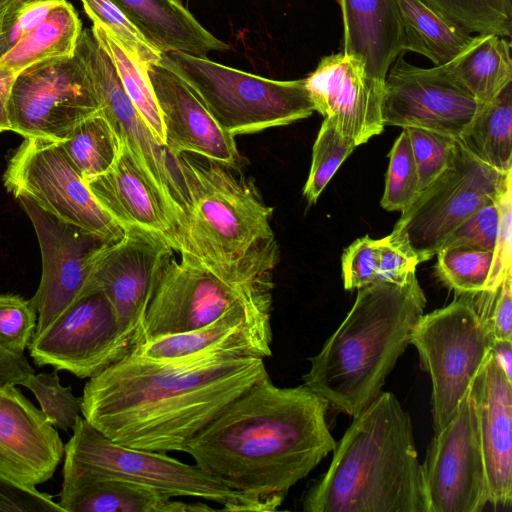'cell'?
Returning a JSON list of instances; mask_svg holds the SVG:
<instances>
[{
	"mask_svg": "<svg viewBox=\"0 0 512 512\" xmlns=\"http://www.w3.org/2000/svg\"><path fill=\"white\" fill-rule=\"evenodd\" d=\"M17 199L34 227L41 251L42 275L31 298L37 312L38 334L88 295L95 265L109 243L25 197Z\"/></svg>",
	"mask_w": 512,
	"mask_h": 512,
	"instance_id": "cell-13",
	"label": "cell"
},
{
	"mask_svg": "<svg viewBox=\"0 0 512 512\" xmlns=\"http://www.w3.org/2000/svg\"><path fill=\"white\" fill-rule=\"evenodd\" d=\"M65 0H13L0 18V59Z\"/></svg>",
	"mask_w": 512,
	"mask_h": 512,
	"instance_id": "cell-43",
	"label": "cell"
},
{
	"mask_svg": "<svg viewBox=\"0 0 512 512\" xmlns=\"http://www.w3.org/2000/svg\"><path fill=\"white\" fill-rule=\"evenodd\" d=\"M160 63L187 84L234 138L286 126L315 111L304 79H268L182 52H165Z\"/></svg>",
	"mask_w": 512,
	"mask_h": 512,
	"instance_id": "cell-7",
	"label": "cell"
},
{
	"mask_svg": "<svg viewBox=\"0 0 512 512\" xmlns=\"http://www.w3.org/2000/svg\"><path fill=\"white\" fill-rule=\"evenodd\" d=\"M205 160L172 157L187 201L179 254L226 275L272 273L279 259L273 208L252 179Z\"/></svg>",
	"mask_w": 512,
	"mask_h": 512,
	"instance_id": "cell-5",
	"label": "cell"
},
{
	"mask_svg": "<svg viewBox=\"0 0 512 512\" xmlns=\"http://www.w3.org/2000/svg\"><path fill=\"white\" fill-rule=\"evenodd\" d=\"M483 105L442 68H420L399 56L384 82L383 124L417 127L459 138Z\"/></svg>",
	"mask_w": 512,
	"mask_h": 512,
	"instance_id": "cell-17",
	"label": "cell"
},
{
	"mask_svg": "<svg viewBox=\"0 0 512 512\" xmlns=\"http://www.w3.org/2000/svg\"><path fill=\"white\" fill-rule=\"evenodd\" d=\"M3 182L16 199L25 197L105 243H115L124 235L95 200L58 142L24 138L9 160Z\"/></svg>",
	"mask_w": 512,
	"mask_h": 512,
	"instance_id": "cell-11",
	"label": "cell"
},
{
	"mask_svg": "<svg viewBox=\"0 0 512 512\" xmlns=\"http://www.w3.org/2000/svg\"><path fill=\"white\" fill-rule=\"evenodd\" d=\"M463 30L510 37L512 0H422Z\"/></svg>",
	"mask_w": 512,
	"mask_h": 512,
	"instance_id": "cell-34",
	"label": "cell"
},
{
	"mask_svg": "<svg viewBox=\"0 0 512 512\" xmlns=\"http://www.w3.org/2000/svg\"><path fill=\"white\" fill-rule=\"evenodd\" d=\"M423 467L429 512H481L488 486L477 417L469 389L428 447Z\"/></svg>",
	"mask_w": 512,
	"mask_h": 512,
	"instance_id": "cell-16",
	"label": "cell"
},
{
	"mask_svg": "<svg viewBox=\"0 0 512 512\" xmlns=\"http://www.w3.org/2000/svg\"><path fill=\"white\" fill-rule=\"evenodd\" d=\"M304 81L315 111L357 146L383 131L384 82L359 59L343 52L325 56Z\"/></svg>",
	"mask_w": 512,
	"mask_h": 512,
	"instance_id": "cell-19",
	"label": "cell"
},
{
	"mask_svg": "<svg viewBox=\"0 0 512 512\" xmlns=\"http://www.w3.org/2000/svg\"><path fill=\"white\" fill-rule=\"evenodd\" d=\"M81 32V20L65 0L0 59V66L18 74L36 63L72 56Z\"/></svg>",
	"mask_w": 512,
	"mask_h": 512,
	"instance_id": "cell-30",
	"label": "cell"
},
{
	"mask_svg": "<svg viewBox=\"0 0 512 512\" xmlns=\"http://www.w3.org/2000/svg\"><path fill=\"white\" fill-rule=\"evenodd\" d=\"M75 53L86 67L102 114L153 178L178 222L181 236L187 201L172 157L158 144L127 96L111 59L91 30H82Z\"/></svg>",
	"mask_w": 512,
	"mask_h": 512,
	"instance_id": "cell-15",
	"label": "cell"
},
{
	"mask_svg": "<svg viewBox=\"0 0 512 512\" xmlns=\"http://www.w3.org/2000/svg\"><path fill=\"white\" fill-rule=\"evenodd\" d=\"M419 194V178L410 139L405 129L390 153L381 206L387 211L403 212Z\"/></svg>",
	"mask_w": 512,
	"mask_h": 512,
	"instance_id": "cell-38",
	"label": "cell"
},
{
	"mask_svg": "<svg viewBox=\"0 0 512 512\" xmlns=\"http://www.w3.org/2000/svg\"><path fill=\"white\" fill-rule=\"evenodd\" d=\"M378 240L358 238L342 255V279L346 290L359 289L377 279Z\"/></svg>",
	"mask_w": 512,
	"mask_h": 512,
	"instance_id": "cell-44",
	"label": "cell"
},
{
	"mask_svg": "<svg viewBox=\"0 0 512 512\" xmlns=\"http://www.w3.org/2000/svg\"><path fill=\"white\" fill-rule=\"evenodd\" d=\"M511 182L512 171L501 173L484 164L458 140L453 164L419 192L388 236L412 251L420 263L427 261L462 223L495 203Z\"/></svg>",
	"mask_w": 512,
	"mask_h": 512,
	"instance_id": "cell-9",
	"label": "cell"
},
{
	"mask_svg": "<svg viewBox=\"0 0 512 512\" xmlns=\"http://www.w3.org/2000/svg\"><path fill=\"white\" fill-rule=\"evenodd\" d=\"M403 29V51L430 59L435 66L449 63L473 37L426 5L422 0H398Z\"/></svg>",
	"mask_w": 512,
	"mask_h": 512,
	"instance_id": "cell-29",
	"label": "cell"
},
{
	"mask_svg": "<svg viewBox=\"0 0 512 512\" xmlns=\"http://www.w3.org/2000/svg\"><path fill=\"white\" fill-rule=\"evenodd\" d=\"M457 139L484 164L501 173L512 171V82L481 107Z\"/></svg>",
	"mask_w": 512,
	"mask_h": 512,
	"instance_id": "cell-31",
	"label": "cell"
},
{
	"mask_svg": "<svg viewBox=\"0 0 512 512\" xmlns=\"http://www.w3.org/2000/svg\"><path fill=\"white\" fill-rule=\"evenodd\" d=\"M13 0H0V18Z\"/></svg>",
	"mask_w": 512,
	"mask_h": 512,
	"instance_id": "cell-52",
	"label": "cell"
},
{
	"mask_svg": "<svg viewBox=\"0 0 512 512\" xmlns=\"http://www.w3.org/2000/svg\"><path fill=\"white\" fill-rule=\"evenodd\" d=\"M100 104L86 67L72 56L36 63L20 71L8 102L11 131L23 138L61 143Z\"/></svg>",
	"mask_w": 512,
	"mask_h": 512,
	"instance_id": "cell-12",
	"label": "cell"
},
{
	"mask_svg": "<svg viewBox=\"0 0 512 512\" xmlns=\"http://www.w3.org/2000/svg\"><path fill=\"white\" fill-rule=\"evenodd\" d=\"M64 445L61 489L96 478H117L159 490L171 497H193L222 505V511H257L246 494L232 490L206 473L165 453L119 445L82 415Z\"/></svg>",
	"mask_w": 512,
	"mask_h": 512,
	"instance_id": "cell-6",
	"label": "cell"
},
{
	"mask_svg": "<svg viewBox=\"0 0 512 512\" xmlns=\"http://www.w3.org/2000/svg\"><path fill=\"white\" fill-rule=\"evenodd\" d=\"M329 468L304 494L306 512H429L411 418L381 394L336 442Z\"/></svg>",
	"mask_w": 512,
	"mask_h": 512,
	"instance_id": "cell-3",
	"label": "cell"
},
{
	"mask_svg": "<svg viewBox=\"0 0 512 512\" xmlns=\"http://www.w3.org/2000/svg\"><path fill=\"white\" fill-rule=\"evenodd\" d=\"M0 511L64 512L51 495L0 475Z\"/></svg>",
	"mask_w": 512,
	"mask_h": 512,
	"instance_id": "cell-47",
	"label": "cell"
},
{
	"mask_svg": "<svg viewBox=\"0 0 512 512\" xmlns=\"http://www.w3.org/2000/svg\"><path fill=\"white\" fill-rule=\"evenodd\" d=\"M327 402L304 384L278 387L269 375L228 404L185 447L200 468L275 511L336 441Z\"/></svg>",
	"mask_w": 512,
	"mask_h": 512,
	"instance_id": "cell-2",
	"label": "cell"
},
{
	"mask_svg": "<svg viewBox=\"0 0 512 512\" xmlns=\"http://www.w3.org/2000/svg\"><path fill=\"white\" fill-rule=\"evenodd\" d=\"M64 512H207L203 503H186L148 486L117 478H96L61 489Z\"/></svg>",
	"mask_w": 512,
	"mask_h": 512,
	"instance_id": "cell-27",
	"label": "cell"
},
{
	"mask_svg": "<svg viewBox=\"0 0 512 512\" xmlns=\"http://www.w3.org/2000/svg\"><path fill=\"white\" fill-rule=\"evenodd\" d=\"M34 369L24 355H15L0 346V386L21 385Z\"/></svg>",
	"mask_w": 512,
	"mask_h": 512,
	"instance_id": "cell-49",
	"label": "cell"
},
{
	"mask_svg": "<svg viewBox=\"0 0 512 512\" xmlns=\"http://www.w3.org/2000/svg\"><path fill=\"white\" fill-rule=\"evenodd\" d=\"M148 76L161 112L168 154H196L236 169L240 155L235 138L218 125L187 84L160 62L148 67Z\"/></svg>",
	"mask_w": 512,
	"mask_h": 512,
	"instance_id": "cell-22",
	"label": "cell"
},
{
	"mask_svg": "<svg viewBox=\"0 0 512 512\" xmlns=\"http://www.w3.org/2000/svg\"><path fill=\"white\" fill-rule=\"evenodd\" d=\"M512 185L497 200L499 227L493 252V264L487 290L494 289L512 273Z\"/></svg>",
	"mask_w": 512,
	"mask_h": 512,
	"instance_id": "cell-46",
	"label": "cell"
},
{
	"mask_svg": "<svg viewBox=\"0 0 512 512\" xmlns=\"http://www.w3.org/2000/svg\"><path fill=\"white\" fill-rule=\"evenodd\" d=\"M496 202L481 208L462 223L451 233L442 248L466 245L494 252L499 227Z\"/></svg>",
	"mask_w": 512,
	"mask_h": 512,
	"instance_id": "cell-45",
	"label": "cell"
},
{
	"mask_svg": "<svg viewBox=\"0 0 512 512\" xmlns=\"http://www.w3.org/2000/svg\"><path fill=\"white\" fill-rule=\"evenodd\" d=\"M271 311L235 307L206 326L148 340L131 352L155 360L204 353L265 359L272 354Z\"/></svg>",
	"mask_w": 512,
	"mask_h": 512,
	"instance_id": "cell-24",
	"label": "cell"
},
{
	"mask_svg": "<svg viewBox=\"0 0 512 512\" xmlns=\"http://www.w3.org/2000/svg\"><path fill=\"white\" fill-rule=\"evenodd\" d=\"M60 144L72 166L88 182L112 166L120 141L99 110L78 123Z\"/></svg>",
	"mask_w": 512,
	"mask_h": 512,
	"instance_id": "cell-33",
	"label": "cell"
},
{
	"mask_svg": "<svg viewBox=\"0 0 512 512\" xmlns=\"http://www.w3.org/2000/svg\"><path fill=\"white\" fill-rule=\"evenodd\" d=\"M119 141L112 166L86 182L90 192L124 232L149 234L179 253V225L170 206L133 150Z\"/></svg>",
	"mask_w": 512,
	"mask_h": 512,
	"instance_id": "cell-20",
	"label": "cell"
},
{
	"mask_svg": "<svg viewBox=\"0 0 512 512\" xmlns=\"http://www.w3.org/2000/svg\"><path fill=\"white\" fill-rule=\"evenodd\" d=\"M37 312L31 299L0 294V346L15 355H24L36 330Z\"/></svg>",
	"mask_w": 512,
	"mask_h": 512,
	"instance_id": "cell-41",
	"label": "cell"
},
{
	"mask_svg": "<svg viewBox=\"0 0 512 512\" xmlns=\"http://www.w3.org/2000/svg\"><path fill=\"white\" fill-rule=\"evenodd\" d=\"M378 251L376 280L379 281L402 285L416 272L420 263L412 251L392 241L389 236L378 240Z\"/></svg>",
	"mask_w": 512,
	"mask_h": 512,
	"instance_id": "cell-48",
	"label": "cell"
},
{
	"mask_svg": "<svg viewBox=\"0 0 512 512\" xmlns=\"http://www.w3.org/2000/svg\"><path fill=\"white\" fill-rule=\"evenodd\" d=\"M64 455L55 427L16 385L0 386V475L36 487L50 480Z\"/></svg>",
	"mask_w": 512,
	"mask_h": 512,
	"instance_id": "cell-21",
	"label": "cell"
},
{
	"mask_svg": "<svg viewBox=\"0 0 512 512\" xmlns=\"http://www.w3.org/2000/svg\"><path fill=\"white\" fill-rule=\"evenodd\" d=\"M58 371L29 375L21 386L29 389L40 404L46 419L61 430L72 429L82 415V397L73 394L71 386H63Z\"/></svg>",
	"mask_w": 512,
	"mask_h": 512,
	"instance_id": "cell-39",
	"label": "cell"
},
{
	"mask_svg": "<svg viewBox=\"0 0 512 512\" xmlns=\"http://www.w3.org/2000/svg\"><path fill=\"white\" fill-rule=\"evenodd\" d=\"M343 22V53L385 82L393 62L403 54L398 0H338Z\"/></svg>",
	"mask_w": 512,
	"mask_h": 512,
	"instance_id": "cell-25",
	"label": "cell"
},
{
	"mask_svg": "<svg viewBox=\"0 0 512 512\" xmlns=\"http://www.w3.org/2000/svg\"><path fill=\"white\" fill-rule=\"evenodd\" d=\"M357 145L324 118L313 145L312 162L303 194L314 204L344 160Z\"/></svg>",
	"mask_w": 512,
	"mask_h": 512,
	"instance_id": "cell-36",
	"label": "cell"
},
{
	"mask_svg": "<svg viewBox=\"0 0 512 512\" xmlns=\"http://www.w3.org/2000/svg\"><path fill=\"white\" fill-rule=\"evenodd\" d=\"M272 273L226 275L181 255L165 261L145 317V342L206 326L235 307L272 310Z\"/></svg>",
	"mask_w": 512,
	"mask_h": 512,
	"instance_id": "cell-8",
	"label": "cell"
},
{
	"mask_svg": "<svg viewBox=\"0 0 512 512\" xmlns=\"http://www.w3.org/2000/svg\"><path fill=\"white\" fill-rule=\"evenodd\" d=\"M442 68L479 104L485 105L512 82L511 43L495 34H479Z\"/></svg>",
	"mask_w": 512,
	"mask_h": 512,
	"instance_id": "cell-28",
	"label": "cell"
},
{
	"mask_svg": "<svg viewBox=\"0 0 512 512\" xmlns=\"http://www.w3.org/2000/svg\"><path fill=\"white\" fill-rule=\"evenodd\" d=\"M16 75L10 69L0 66V132L11 131L8 102Z\"/></svg>",
	"mask_w": 512,
	"mask_h": 512,
	"instance_id": "cell-50",
	"label": "cell"
},
{
	"mask_svg": "<svg viewBox=\"0 0 512 512\" xmlns=\"http://www.w3.org/2000/svg\"><path fill=\"white\" fill-rule=\"evenodd\" d=\"M163 53L207 57L229 45L205 29L181 0H110Z\"/></svg>",
	"mask_w": 512,
	"mask_h": 512,
	"instance_id": "cell-26",
	"label": "cell"
},
{
	"mask_svg": "<svg viewBox=\"0 0 512 512\" xmlns=\"http://www.w3.org/2000/svg\"><path fill=\"white\" fill-rule=\"evenodd\" d=\"M491 352L508 379L512 381V340L492 341Z\"/></svg>",
	"mask_w": 512,
	"mask_h": 512,
	"instance_id": "cell-51",
	"label": "cell"
},
{
	"mask_svg": "<svg viewBox=\"0 0 512 512\" xmlns=\"http://www.w3.org/2000/svg\"><path fill=\"white\" fill-rule=\"evenodd\" d=\"M85 13L109 31L127 53L148 68L159 63L163 52L153 46L127 16L110 0H80Z\"/></svg>",
	"mask_w": 512,
	"mask_h": 512,
	"instance_id": "cell-37",
	"label": "cell"
},
{
	"mask_svg": "<svg viewBox=\"0 0 512 512\" xmlns=\"http://www.w3.org/2000/svg\"><path fill=\"white\" fill-rule=\"evenodd\" d=\"M419 178V192L450 167L458 150V139L435 131L407 127Z\"/></svg>",
	"mask_w": 512,
	"mask_h": 512,
	"instance_id": "cell-40",
	"label": "cell"
},
{
	"mask_svg": "<svg viewBox=\"0 0 512 512\" xmlns=\"http://www.w3.org/2000/svg\"><path fill=\"white\" fill-rule=\"evenodd\" d=\"M469 392L474 404L483 453L488 504L512 503V381L491 350L475 374Z\"/></svg>",
	"mask_w": 512,
	"mask_h": 512,
	"instance_id": "cell-23",
	"label": "cell"
},
{
	"mask_svg": "<svg viewBox=\"0 0 512 512\" xmlns=\"http://www.w3.org/2000/svg\"><path fill=\"white\" fill-rule=\"evenodd\" d=\"M93 36L111 59L121 84L159 145L165 144L161 112L148 76V68L131 57L115 37L93 24Z\"/></svg>",
	"mask_w": 512,
	"mask_h": 512,
	"instance_id": "cell-32",
	"label": "cell"
},
{
	"mask_svg": "<svg viewBox=\"0 0 512 512\" xmlns=\"http://www.w3.org/2000/svg\"><path fill=\"white\" fill-rule=\"evenodd\" d=\"M267 375L257 357L204 353L155 360L131 352L89 378L82 416L119 445L184 452L228 404Z\"/></svg>",
	"mask_w": 512,
	"mask_h": 512,
	"instance_id": "cell-1",
	"label": "cell"
},
{
	"mask_svg": "<svg viewBox=\"0 0 512 512\" xmlns=\"http://www.w3.org/2000/svg\"><path fill=\"white\" fill-rule=\"evenodd\" d=\"M420 366L432 383L434 433L456 414L470 384L489 354L492 339L484 328L470 294L422 314L409 335Z\"/></svg>",
	"mask_w": 512,
	"mask_h": 512,
	"instance_id": "cell-10",
	"label": "cell"
},
{
	"mask_svg": "<svg viewBox=\"0 0 512 512\" xmlns=\"http://www.w3.org/2000/svg\"><path fill=\"white\" fill-rule=\"evenodd\" d=\"M425 306L416 272L402 285L376 280L359 288L346 318L310 359L303 384L356 417L381 394Z\"/></svg>",
	"mask_w": 512,
	"mask_h": 512,
	"instance_id": "cell-4",
	"label": "cell"
},
{
	"mask_svg": "<svg viewBox=\"0 0 512 512\" xmlns=\"http://www.w3.org/2000/svg\"><path fill=\"white\" fill-rule=\"evenodd\" d=\"M436 255L438 277L458 294H476L487 290L493 252L472 246L454 245L441 248Z\"/></svg>",
	"mask_w": 512,
	"mask_h": 512,
	"instance_id": "cell-35",
	"label": "cell"
},
{
	"mask_svg": "<svg viewBox=\"0 0 512 512\" xmlns=\"http://www.w3.org/2000/svg\"><path fill=\"white\" fill-rule=\"evenodd\" d=\"M173 252L149 234L126 231L120 240L106 246L95 265L88 295L100 292L107 298L133 349L145 341L148 305Z\"/></svg>",
	"mask_w": 512,
	"mask_h": 512,
	"instance_id": "cell-18",
	"label": "cell"
},
{
	"mask_svg": "<svg viewBox=\"0 0 512 512\" xmlns=\"http://www.w3.org/2000/svg\"><path fill=\"white\" fill-rule=\"evenodd\" d=\"M470 295L492 341L512 340V273L494 289Z\"/></svg>",
	"mask_w": 512,
	"mask_h": 512,
	"instance_id": "cell-42",
	"label": "cell"
},
{
	"mask_svg": "<svg viewBox=\"0 0 512 512\" xmlns=\"http://www.w3.org/2000/svg\"><path fill=\"white\" fill-rule=\"evenodd\" d=\"M35 364L91 378L133 350L107 298L88 295L35 334L28 346Z\"/></svg>",
	"mask_w": 512,
	"mask_h": 512,
	"instance_id": "cell-14",
	"label": "cell"
}]
</instances>
